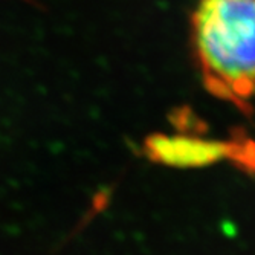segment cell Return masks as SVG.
<instances>
[{
    "instance_id": "1",
    "label": "cell",
    "mask_w": 255,
    "mask_h": 255,
    "mask_svg": "<svg viewBox=\"0 0 255 255\" xmlns=\"http://www.w3.org/2000/svg\"><path fill=\"white\" fill-rule=\"evenodd\" d=\"M191 41L203 86L246 115L255 97V0H199Z\"/></svg>"
},
{
    "instance_id": "2",
    "label": "cell",
    "mask_w": 255,
    "mask_h": 255,
    "mask_svg": "<svg viewBox=\"0 0 255 255\" xmlns=\"http://www.w3.org/2000/svg\"><path fill=\"white\" fill-rule=\"evenodd\" d=\"M197 130H180L179 134H151L145 139L144 151L153 162L171 167H202L228 159L229 141H213L196 134Z\"/></svg>"
},
{
    "instance_id": "3",
    "label": "cell",
    "mask_w": 255,
    "mask_h": 255,
    "mask_svg": "<svg viewBox=\"0 0 255 255\" xmlns=\"http://www.w3.org/2000/svg\"><path fill=\"white\" fill-rule=\"evenodd\" d=\"M236 167L243 171L255 173V141L243 131L236 130L234 137H231L229 159Z\"/></svg>"
}]
</instances>
